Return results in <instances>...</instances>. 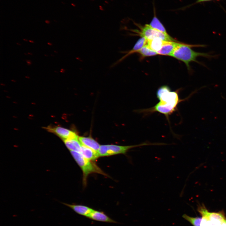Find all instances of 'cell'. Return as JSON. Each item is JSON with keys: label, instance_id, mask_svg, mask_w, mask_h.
Masks as SVG:
<instances>
[{"label": "cell", "instance_id": "cell-1", "mask_svg": "<svg viewBox=\"0 0 226 226\" xmlns=\"http://www.w3.org/2000/svg\"><path fill=\"white\" fill-rule=\"evenodd\" d=\"M179 92V90L172 91L167 85L161 86L156 92L159 101L152 108L139 110L140 112L146 114L157 112L164 115L169 120V116L176 110L179 104L185 100L180 98Z\"/></svg>", "mask_w": 226, "mask_h": 226}, {"label": "cell", "instance_id": "cell-2", "mask_svg": "<svg viewBox=\"0 0 226 226\" xmlns=\"http://www.w3.org/2000/svg\"><path fill=\"white\" fill-rule=\"evenodd\" d=\"M202 46H203L202 45H192L180 43L170 56L183 62L189 70L190 63L192 62H197L196 59L197 57H211V56L207 53L196 52L191 48L192 47Z\"/></svg>", "mask_w": 226, "mask_h": 226}, {"label": "cell", "instance_id": "cell-3", "mask_svg": "<svg viewBox=\"0 0 226 226\" xmlns=\"http://www.w3.org/2000/svg\"><path fill=\"white\" fill-rule=\"evenodd\" d=\"M74 159L80 166L83 172V182L86 183L88 176L93 173L105 175V173L95 164L84 157L79 152L70 151Z\"/></svg>", "mask_w": 226, "mask_h": 226}, {"label": "cell", "instance_id": "cell-4", "mask_svg": "<svg viewBox=\"0 0 226 226\" xmlns=\"http://www.w3.org/2000/svg\"><path fill=\"white\" fill-rule=\"evenodd\" d=\"M161 143L144 142L140 144L129 146H119L115 145H104L100 146L98 152L99 157H104L123 154H125L130 149L146 145H161Z\"/></svg>", "mask_w": 226, "mask_h": 226}, {"label": "cell", "instance_id": "cell-5", "mask_svg": "<svg viewBox=\"0 0 226 226\" xmlns=\"http://www.w3.org/2000/svg\"><path fill=\"white\" fill-rule=\"evenodd\" d=\"M140 35L150 40L155 38H159L165 41H176L168 34H165L155 30L146 24L141 28Z\"/></svg>", "mask_w": 226, "mask_h": 226}, {"label": "cell", "instance_id": "cell-6", "mask_svg": "<svg viewBox=\"0 0 226 226\" xmlns=\"http://www.w3.org/2000/svg\"><path fill=\"white\" fill-rule=\"evenodd\" d=\"M48 131L55 133L62 140L78 139V136L74 132L59 126H48L45 128Z\"/></svg>", "mask_w": 226, "mask_h": 226}, {"label": "cell", "instance_id": "cell-7", "mask_svg": "<svg viewBox=\"0 0 226 226\" xmlns=\"http://www.w3.org/2000/svg\"><path fill=\"white\" fill-rule=\"evenodd\" d=\"M92 220L104 222L117 223L118 222L113 220L104 212L94 210L87 217Z\"/></svg>", "mask_w": 226, "mask_h": 226}, {"label": "cell", "instance_id": "cell-8", "mask_svg": "<svg viewBox=\"0 0 226 226\" xmlns=\"http://www.w3.org/2000/svg\"><path fill=\"white\" fill-rule=\"evenodd\" d=\"M180 43L175 41H164L161 48L157 52L159 55L170 56Z\"/></svg>", "mask_w": 226, "mask_h": 226}, {"label": "cell", "instance_id": "cell-9", "mask_svg": "<svg viewBox=\"0 0 226 226\" xmlns=\"http://www.w3.org/2000/svg\"><path fill=\"white\" fill-rule=\"evenodd\" d=\"M62 203L71 208L77 214L86 217L94 210L92 208L83 205L70 204L65 203Z\"/></svg>", "mask_w": 226, "mask_h": 226}, {"label": "cell", "instance_id": "cell-10", "mask_svg": "<svg viewBox=\"0 0 226 226\" xmlns=\"http://www.w3.org/2000/svg\"><path fill=\"white\" fill-rule=\"evenodd\" d=\"M78 139L82 145L98 152L100 145L91 137L79 136Z\"/></svg>", "mask_w": 226, "mask_h": 226}, {"label": "cell", "instance_id": "cell-11", "mask_svg": "<svg viewBox=\"0 0 226 226\" xmlns=\"http://www.w3.org/2000/svg\"><path fill=\"white\" fill-rule=\"evenodd\" d=\"M80 153L85 158L91 161L96 160L99 157L97 152L82 145Z\"/></svg>", "mask_w": 226, "mask_h": 226}, {"label": "cell", "instance_id": "cell-12", "mask_svg": "<svg viewBox=\"0 0 226 226\" xmlns=\"http://www.w3.org/2000/svg\"><path fill=\"white\" fill-rule=\"evenodd\" d=\"M63 141L67 147L70 151L80 152L82 144L78 139H70Z\"/></svg>", "mask_w": 226, "mask_h": 226}, {"label": "cell", "instance_id": "cell-13", "mask_svg": "<svg viewBox=\"0 0 226 226\" xmlns=\"http://www.w3.org/2000/svg\"><path fill=\"white\" fill-rule=\"evenodd\" d=\"M164 41L159 38H155L151 40H147L146 45L151 49L157 52L161 48Z\"/></svg>", "mask_w": 226, "mask_h": 226}, {"label": "cell", "instance_id": "cell-14", "mask_svg": "<svg viewBox=\"0 0 226 226\" xmlns=\"http://www.w3.org/2000/svg\"><path fill=\"white\" fill-rule=\"evenodd\" d=\"M149 25L153 29L164 33L168 34L163 24L155 15Z\"/></svg>", "mask_w": 226, "mask_h": 226}, {"label": "cell", "instance_id": "cell-15", "mask_svg": "<svg viewBox=\"0 0 226 226\" xmlns=\"http://www.w3.org/2000/svg\"><path fill=\"white\" fill-rule=\"evenodd\" d=\"M137 52L141 56L144 57L154 56L158 54L156 51L151 49L146 45Z\"/></svg>", "mask_w": 226, "mask_h": 226}, {"label": "cell", "instance_id": "cell-16", "mask_svg": "<svg viewBox=\"0 0 226 226\" xmlns=\"http://www.w3.org/2000/svg\"><path fill=\"white\" fill-rule=\"evenodd\" d=\"M182 217L186 220L189 222L193 226H200L202 217H190L186 214H184Z\"/></svg>", "mask_w": 226, "mask_h": 226}, {"label": "cell", "instance_id": "cell-17", "mask_svg": "<svg viewBox=\"0 0 226 226\" xmlns=\"http://www.w3.org/2000/svg\"><path fill=\"white\" fill-rule=\"evenodd\" d=\"M213 0H197L196 2V3H200L201 2H206V1H210Z\"/></svg>", "mask_w": 226, "mask_h": 226}, {"label": "cell", "instance_id": "cell-18", "mask_svg": "<svg viewBox=\"0 0 226 226\" xmlns=\"http://www.w3.org/2000/svg\"><path fill=\"white\" fill-rule=\"evenodd\" d=\"M26 62L28 65H30L31 63L30 62V61L29 60H27Z\"/></svg>", "mask_w": 226, "mask_h": 226}, {"label": "cell", "instance_id": "cell-19", "mask_svg": "<svg viewBox=\"0 0 226 226\" xmlns=\"http://www.w3.org/2000/svg\"><path fill=\"white\" fill-rule=\"evenodd\" d=\"M47 44H48L49 45L51 46L52 45V43H50V42H48Z\"/></svg>", "mask_w": 226, "mask_h": 226}, {"label": "cell", "instance_id": "cell-20", "mask_svg": "<svg viewBox=\"0 0 226 226\" xmlns=\"http://www.w3.org/2000/svg\"><path fill=\"white\" fill-rule=\"evenodd\" d=\"M29 41H30V42L31 43H34V42L32 40H29Z\"/></svg>", "mask_w": 226, "mask_h": 226}, {"label": "cell", "instance_id": "cell-21", "mask_svg": "<svg viewBox=\"0 0 226 226\" xmlns=\"http://www.w3.org/2000/svg\"><path fill=\"white\" fill-rule=\"evenodd\" d=\"M23 40H24V41H28V40H26V39H23Z\"/></svg>", "mask_w": 226, "mask_h": 226}, {"label": "cell", "instance_id": "cell-22", "mask_svg": "<svg viewBox=\"0 0 226 226\" xmlns=\"http://www.w3.org/2000/svg\"><path fill=\"white\" fill-rule=\"evenodd\" d=\"M28 54H30V55H32V53H28Z\"/></svg>", "mask_w": 226, "mask_h": 226}]
</instances>
